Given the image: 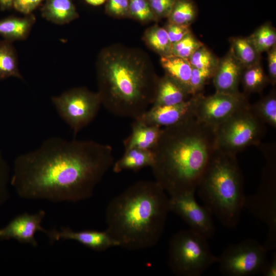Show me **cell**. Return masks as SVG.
Segmentation results:
<instances>
[{
    "mask_svg": "<svg viewBox=\"0 0 276 276\" xmlns=\"http://www.w3.org/2000/svg\"><path fill=\"white\" fill-rule=\"evenodd\" d=\"M114 162L111 146L52 137L18 156L10 185L21 198L54 202L90 198Z\"/></svg>",
    "mask_w": 276,
    "mask_h": 276,
    "instance_id": "1",
    "label": "cell"
},
{
    "mask_svg": "<svg viewBox=\"0 0 276 276\" xmlns=\"http://www.w3.org/2000/svg\"><path fill=\"white\" fill-rule=\"evenodd\" d=\"M96 75L101 104L116 116L135 119L153 103L159 77L141 50L120 44L104 48Z\"/></svg>",
    "mask_w": 276,
    "mask_h": 276,
    "instance_id": "2",
    "label": "cell"
},
{
    "mask_svg": "<svg viewBox=\"0 0 276 276\" xmlns=\"http://www.w3.org/2000/svg\"><path fill=\"white\" fill-rule=\"evenodd\" d=\"M215 127L196 117L164 127L152 150L155 181L171 196L195 192L216 150Z\"/></svg>",
    "mask_w": 276,
    "mask_h": 276,
    "instance_id": "3",
    "label": "cell"
},
{
    "mask_svg": "<svg viewBox=\"0 0 276 276\" xmlns=\"http://www.w3.org/2000/svg\"><path fill=\"white\" fill-rule=\"evenodd\" d=\"M169 198L155 180L134 183L108 204L106 231L119 246L127 250L154 246L164 232Z\"/></svg>",
    "mask_w": 276,
    "mask_h": 276,
    "instance_id": "4",
    "label": "cell"
},
{
    "mask_svg": "<svg viewBox=\"0 0 276 276\" xmlns=\"http://www.w3.org/2000/svg\"><path fill=\"white\" fill-rule=\"evenodd\" d=\"M205 206L227 228L236 227L246 196L236 154L216 149L197 188Z\"/></svg>",
    "mask_w": 276,
    "mask_h": 276,
    "instance_id": "5",
    "label": "cell"
},
{
    "mask_svg": "<svg viewBox=\"0 0 276 276\" xmlns=\"http://www.w3.org/2000/svg\"><path fill=\"white\" fill-rule=\"evenodd\" d=\"M206 238L189 228L176 233L168 247V265L177 276H200L218 257L212 252Z\"/></svg>",
    "mask_w": 276,
    "mask_h": 276,
    "instance_id": "6",
    "label": "cell"
},
{
    "mask_svg": "<svg viewBox=\"0 0 276 276\" xmlns=\"http://www.w3.org/2000/svg\"><path fill=\"white\" fill-rule=\"evenodd\" d=\"M249 104L215 127L216 148L237 154L251 145L260 143L264 123L251 110Z\"/></svg>",
    "mask_w": 276,
    "mask_h": 276,
    "instance_id": "7",
    "label": "cell"
},
{
    "mask_svg": "<svg viewBox=\"0 0 276 276\" xmlns=\"http://www.w3.org/2000/svg\"><path fill=\"white\" fill-rule=\"evenodd\" d=\"M260 184L257 191L246 197L244 209L267 226L264 246L269 250L276 249V167L275 155H266Z\"/></svg>",
    "mask_w": 276,
    "mask_h": 276,
    "instance_id": "8",
    "label": "cell"
},
{
    "mask_svg": "<svg viewBox=\"0 0 276 276\" xmlns=\"http://www.w3.org/2000/svg\"><path fill=\"white\" fill-rule=\"evenodd\" d=\"M268 251L264 245L253 239L231 244L218 257L219 270L226 276L261 274L268 260Z\"/></svg>",
    "mask_w": 276,
    "mask_h": 276,
    "instance_id": "9",
    "label": "cell"
},
{
    "mask_svg": "<svg viewBox=\"0 0 276 276\" xmlns=\"http://www.w3.org/2000/svg\"><path fill=\"white\" fill-rule=\"evenodd\" d=\"M52 102L60 117L76 135L97 116L101 101L98 92L75 87L53 97Z\"/></svg>",
    "mask_w": 276,
    "mask_h": 276,
    "instance_id": "10",
    "label": "cell"
},
{
    "mask_svg": "<svg viewBox=\"0 0 276 276\" xmlns=\"http://www.w3.org/2000/svg\"><path fill=\"white\" fill-rule=\"evenodd\" d=\"M249 103L245 94L217 93L205 97L199 94L195 110V117L200 122L216 127L239 109Z\"/></svg>",
    "mask_w": 276,
    "mask_h": 276,
    "instance_id": "11",
    "label": "cell"
},
{
    "mask_svg": "<svg viewBox=\"0 0 276 276\" xmlns=\"http://www.w3.org/2000/svg\"><path fill=\"white\" fill-rule=\"evenodd\" d=\"M195 193L189 192L170 196L169 210L179 216L190 229L209 239L216 231L213 215L205 206L198 203Z\"/></svg>",
    "mask_w": 276,
    "mask_h": 276,
    "instance_id": "12",
    "label": "cell"
},
{
    "mask_svg": "<svg viewBox=\"0 0 276 276\" xmlns=\"http://www.w3.org/2000/svg\"><path fill=\"white\" fill-rule=\"evenodd\" d=\"M199 94L171 105L151 106L135 119L146 125L166 127L195 117Z\"/></svg>",
    "mask_w": 276,
    "mask_h": 276,
    "instance_id": "13",
    "label": "cell"
},
{
    "mask_svg": "<svg viewBox=\"0 0 276 276\" xmlns=\"http://www.w3.org/2000/svg\"><path fill=\"white\" fill-rule=\"evenodd\" d=\"M45 215L44 210H40L35 214L25 213L16 216L5 227L0 228V240L13 239L21 243L37 246L36 233L39 231L46 234L48 231L41 226Z\"/></svg>",
    "mask_w": 276,
    "mask_h": 276,
    "instance_id": "14",
    "label": "cell"
},
{
    "mask_svg": "<svg viewBox=\"0 0 276 276\" xmlns=\"http://www.w3.org/2000/svg\"><path fill=\"white\" fill-rule=\"evenodd\" d=\"M45 234L51 243L61 240H71L97 251H103L111 247L119 246L106 230L74 231L68 227H62L59 230L48 231Z\"/></svg>",
    "mask_w": 276,
    "mask_h": 276,
    "instance_id": "15",
    "label": "cell"
},
{
    "mask_svg": "<svg viewBox=\"0 0 276 276\" xmlns=\"http://www.w3.org/2000/svg\"><path fill=\"white\" fill-rule=\"evenodd\" d=\"M244 68L231 51L218 60L213 77L216 92L234 94L239 93V82Z\"/></svg>",
    "mask_w": 276,
    "mask_h": 276,
    "instance_id": "16",
    "label": "cell"
},
{
    "mask_svg": "<svg viewBox=\"0 0 276 276\" xmlns=\"http://www.w3.org/2000/svg\"><path fill=\"white\" fill-rule=\"evenodd\" d=\"M163 128L146 125L137 120L131 124V132L123 141L125 150L131 148L152 150L158 142Z\"/></svg>",
    "mask_w": 276,
    "mask_h": 276,
    "instance_id": "17",
    "label": "cell"
},
{
    "mask_svg": "<svg viewBox=\"0 0 276 276\" xmlns=\"http://www.w3.org/2000/svg\"><path fill=\"white\" fill-rule=\"evenodd\" d=\"M191 97L183 86L165 74L159 79L155 98L151 106L175 105L187 100Z\"/></svg>",
    "mask_w": 276,
    "mask_h": 276,
    "instance_id": "18",
    "label": "cell"
},
{
    "mask_svg": "<svg viewBox=\"0 0 276 276\" xmlns=\"http://www.w3.org/2000/svg\"><path fill=\"white\" fill-rule=\"evenodd\" d=\"M32 14L24 17L10 16L0 20V35L4 40L13 42L24 40L29 36L35 22Z\"/></svg>",
    "mask_w": 276,
    "mask_h": 276,
    "instance_id": "19",
    "label": "cell"
},
{
    "mask_svg": "<svg viewBox=\"0 0 276 276\" xmlns=\"http://www.w3.org/2000/svg\"><path fill=\"white\" fill-rule=\"evenodd\" d=\"M41 12L43 18L57 25L69 23L79 16L73 0H45Z\"/></svg>",
    "mask_w": 276,
    "mask_h": 276,
    "instance_id": "20",
    "label": "cell"
},
{
    "mask_svg": "<svg viewBox=\"0 0 276 276\" xmlns=\"http://www.w3.org/2000/svg\"><path fill=\"white\" fill-rule=\"evenodd\" d=\"M154 162L152 150L131 148L125 150L123 156L112 167L114 172L118 173L124 170L137 171L145 167H151Z\"/></svg>",
    "mask_w": 276,
    "mask_h": 276,
    "instance_id": "21",
    "label": "cell"
},
{
    "mask_svg": "<svg viewBox=\"0 0 276 276\" xmlns=\"http://www.w3.org/2000/svg\"><path fill=\"white\" fill-rule=\"evenodd\" d=\"M160 62L165 74L183 86L190 94L189 82L192 67L189 60L170 54L161 56Z\"/></svg>",
    "mask_w": 276,
    "mask_h": 276,
    "instance_id": "22",
    "label": "cell"
},
{
    "mask_svg": "<svg viewBox=\"0 0 276 276\" xmlns=\"http://www.w3.org/2000/svg\"><path fill=\"white\" fill-rule=\"evenodd\" d=\"M10 77L23 79L16 50L12 42L4 39L0 41V80Z\"/></svg>",
    "mask_w": 276,
    "mask_h": 276,
    "instance_id": "23",
    "label": "cell"
},
{
    "mask_svg": "<svg viewBox=\"0 0 276 276\" xmlns=\"http://www.w3.org/2000/svg\"><path fill=\"white\" fill-rule=\"evenodd\" d=\"M230 50L244 68L252 66L260 61V55L248 37H233Z\"/></svg>",
    "mask_w": 276,
    "mask_h": 276,
    "instance_id": "24",
    "label": "cell"
},
{
    "mask_svg": "<svg viewBox=\"0 0 276 276\" xmlns=\"http://www.w3.org/2000/svg\"><path fill=\"white\" fill-rule=\"evenodd\" d=\"M241 81L245 92L248 93H260L269 82L260 62L245 68Z\"/></svg>",
    "mask_w": 276,
    "mask_h": 276,
    "instance_id": "25",
    "label": "cell"
},
{
    "mask_svg": "<svg viewBox=\"0 0 276 276\" xmlns=\"http://www.w3.org/2000/svg\"><path fill=\"white\" fill-rule=\"evenodd\" d=\"M143 39L146 44L160 56L171 54L172 44L165 28L152 26L146 30Z\"/></svg>",
    "mask_w": 276,
    "mask_h": 276,
    "instance_id": "26",
    "label": "cell"
},
{
    "mask_svg": "<svg viewBox=\"0 0 276 276\" xmlns=\"http://www.w3.org/2000/svg\"><path fill=\"white\" fill-rule=\"evenodd\" d=\"M197 14V6L193 1L175 0L167 18L170 23L190 26Z\"/></svg>",
    "mask_w": 276,
    "mask_h": 276,
    "instance_id": "27",
    "label": "cell"
},
{
    "mask_svg": "<svg viewBox=\"0 0 276 276\" xmlns=\"http://www.w3.org/2000/svg\"><path fill=\"white\" fill-rule=\"evenodd\" d=\"M251 110L264 124L276 127V91L272 89L267 96L250 105Z\"/></svg>",
    "mask_w": 276,
    "mask_h": 276,
    "instance_id": "28",
    "label": "cell"
},
{
    "mask_svg": "<svg viewBox=\"0 0 276 276\" xmlns=\"http://www.w3.org/2000/svg\"><path fill=\"white\" fill-rule=\"evenodd\" d=\"M247 37L260 54L267 52L276 44L275 29L269 24L262 25Z\"/></svg>",
    "mask_w": 276,
    "mask_h": 276,
    "instance_id": "29",
    "label": "cell"
},
{
    "mask_svg": "<svg viewBox=\"0 0 276 276\" xmlns=\"http://www.w3.org/2000/svg\"><path fill=\"white\" fill-rule=\"evenodd\" d=\"M203 44L190 32L172 44L171 54L189 60L193 54Z\"/></svg>",
    "mask_w": 276,
    "mask_h": 276,
    "instance_id": "30",
    "label": "cell"
},
{
    "mask_svg": "<svg viewBox=\"0 0 276 276\" xmlns=\"http://www.w3.org/2000/svg\"><path fill=\"white\" fill-rule=\"evenodd\" d=\"M129 17L142 22L158 20L147 0H129Z\"/></svg>",
    "mask_w": 276,
    "mask_h": 276,
    "instance_id": "31",
    "label": "cell"
},
{
    "mask_svg": "<svg viewBox=\"0 0 276 276\" xmlns=\"http://www.w3.org/2000/svg\"><path fill=\"white\" fill-rule=\"evenodd\" d=\"M189 61L193 68L216 69L218 60L204 44L191 56Z\"/></svg>",
    "mask_w": 276,
    "mask_h": 276,
    "instance_id": "32",
    "label": "cell"
},
{
    "mask_svg": "<svg viewBox=\"0 0 276 276\" xmlns=\"http://www.w3.org/2000/svg\"><path fill=\"white\" fill-rule=\"evenodd\" d=\"M215 70L192 67L189 82V93L191 96L201 94L205 84L213 78Z\"/></svg>",
    "mask_w": 276,
    "mask_h": 276,
    "instance_id": "33",
    "label": "cell"
},
{
    "mask_svg": "<svg viewBox=\"0 0 276 276\" xmlns=\"http://www.w3.org/2000/svg\"><path fill=\"white\" fill-rule=\"evenodd\" d=\"M11 176L9 166L0 151V208L10 197L9 185Z\"/></svg>",
    "mask_w": 276,
    "mask_h": 276,
    "instance_id": "34",
    "label": "cell"
},
{
    "mask_svg": "<svg viewBox=\"0 0 276 276\" xmlns=\"http://www.w3.org/2000/svg\"><path fill=\"white\" fill-rule=\"evenodd\" d=\"M105 10L113 17H129V0H107Z\"/></svg>",
    "mask_w": 276,
    "mask_h": 276,
    "instance_id": "35",
    "label": "cell"
},
{
    "mask_svg": "<svg viewBox=\"0 0 276 276\" xmlns=\"http://www.w3.org/2000/svg\"><path fill=\"white\" fill-rule=\"evenodd\" d=\"M151 10L158 20L167 18L175 0H147Z\"/></svg>",
    "mask_w": 276,
    "mask_h": 276,
    "instance_id": "36",
    "label": "cell"
},
{
    "mask_svg": "<svg viewBox=\"0 0 276 276\" xmlns=\"http://www.w3.org/2000/svg\"><path fill=\"white\" fill-rule=\"evenodd\" d=\"M190 26L175 24L169 22L166 26V29L171 44L180 40L191 32Z\"/></svg>",
    "mask_w": 276,
    "mask_h": 276,
    "instance_id": "37",
    "label": "cell"
},
{
    "mask_svg": "<svg viewBox=\"0 0 276 276\" xmlns=\"http://www.w3.org/2000/svg\"><path fill=\"white\" fill-rule=\"evenodd\" d=\"M43 0H14L13 8L25 15L31 14Z\"/></svg>",
    "mask_w": 276,
    "mask_h": 276,
    "instance_id": "38",
    "label": "cell"
},
{
    "mask_svg": "<svg viewBox=\"0 0 276 276\" xmlns=\"http://www.w3.org/2000/svg\"><path fill=\"white\" fill-rule=\"evenodd\" d=\"M268 72L269 82L273 85L276 83V44L267 52Z\"/></svg>",
    "mask_w": 276,
    "mask_h": 276,
    "instance_id": "39",
    "label": "cell"
},
{
    "mask_svg": "<svg viewBox=\"0 0 276 276\" xmlns=\"http://www.w3.org/2000/svg\"><path fill=\"white\" fill-rule=\"evenodd\" d=\"M264 276L276 275V253L274 252L270 260H268L261 273Z\"/></svg>",
    "mask_w": 276,
    "mask_h": 276,
    "instance_id": "40",
    "label": "cell"
},
{
    "mask_svg": "<svg viewBox=\"0 0 276 276\" xmlns=\"http://www.w3.org/2000/svg\"><path fill=\"white\" fill-rule=\"evenodd\" d=\"M14 0H0V9L5 11L13 8Z\"/></svg>",
    "mask_w": 276,
    "mask_h": 276,
    "instance_id": "41",
    "label": "cell"
},
{
    "mask_svg": "<svg viewBox=\"0 0 276 276\" xmlns=\"http://www.w3.org/2000/svg\"><path fill=\"white\" fill-rule=\"evenodd\" d=\"M106 1L107 0H85V1L88 4L94 6L102 5L106 2Z\"/></svg>",
    "mask_w": 276,
    "mask_h": 276,
    "instance_id": "42",
    "label": "cell"
}]
</instances>
